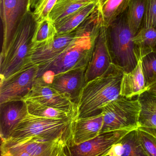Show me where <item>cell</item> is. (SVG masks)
<instances>
[{"label":"cell","mask_w":156,"mask_h":156,"mask_svg":"<svg viewBox=\"0 0 156 156\" xmlns=\"http://www.w3.org/2000/svg\"><path fill=\"white\" fill-rule=\"evenodd\" d=\"M124 73L112 63L104 74L87 83L77 105V118L100 115L104 107L119 97Z\"/></svg>","instance_id":"cell-1"},{"label":"cell","mask_w":156,"mask_h":156,"mask_svg":"<svg viewBox=\"0 0 156 156\" xmlns=\"http://www.w3.org/2000/svg\"><path fill=\"white\" fill-rule=\"evenodd\" d=\"M103 25L102 20L75 40L55 59L38 68L37 77H41L44 82L49 84L56 75L77 68H87Z\"/></svg>","instance_id":"cell-2"},{"label":"cell","mask_w":156,"mask_h":156,"mask_svg":"<svg viewBox=\"0 0 156 156\" xmlns=\"http://www.w3.org/2000/svg\"><path fill=\"white\" fill-rule=\"evenodd\" d=\"M77 117L61 119L46 118L28 114L9 136L1 141L16 142L28 138L57 141L73 146V133Z\"/></svg>","instance_id":"cell-3"},{"label":"cell","mask_w":156,"mask_h":156,"mask_svg":"<svg viewBox=\"0 0 156 156\" xmlns=\"http://www.w3.org/2000/svg\"><path fill=\"white\" fill-rule=\"evenodd\" d=\"M36 23L33 12L30 11L19 24L8 49L1 54V79L31 65L29 55Z\"/></svg>","instance_id":"cell-4"},{"label":"cell","mask_w":156,"mask_h":156,"mask_svg":"<svg viewBox=\"0 0 156 156\" xmlns=\"http://www.w3.org/2000/svg\"><path fill=\"white\" fill-rule=\"evenodd\" d=\"M127 10L106 27L112 63L124 73L132 71L140 61L132 41L134 35L128 24Z\"/></svg>","instance_id":"cell-5"},{"label":"cell","mask_w":156,"mask_h":156,"mask_svg":"<svg viewBox=\"0 0 156 156\" xmlns=\"http://www.w3.org/2000/svg\"><path fill=\"white\" fill-rule=\"evenodd\" d=\"M103 20L99 6L95 10L74 30L57 34L54 40L45 44H32L29 59L31 64L38 68L45 65L62 54L75 40Z\"/></svg>","instance_id":"cell-6"},{"label":"cell","mask_w":156,"mask_h":156,"mask_svg":"<svg viewBox=\"0 0 156 156\" xmlns=\"http://www.w3.org/2000/svg\"><path fill=\"white\" fill-rule=\"evenodd\" d=\"M141 105L137 96H120L103 108V125L101 133L117 131H131L140 127Z\"/></svg>","instance_id":"cell-7"},{"label":"cell","mask_w":156,"mask_h":156,"mask_svg":"<svg viewBox=\"0 0 156 156\" xmlns=\"http://www.w3.org/2000/svg\"><path fill=\"white\" fill-rule=\"evenodd\" d=\"M70 146L62 142L36 138H28L16 142L1 141L3 156H71Z\"/></svg>","instance_id":"cell-8"},{"label":"cell","mask_w":156,"mask_h":156,"mask_svg":"<svg viewBox=\"0 0 156 156\" xmlns=\"http://www.w3.org/2000/svg\"><path fill=\"white\" fill-rule=\"evenodd\" d=\"M22 99L25 102L39 103L77 115L76 105L66 95L44 82L41 77L35 79L31 89Z\"/></svg>","instance_id":"cell-9"},{"label":"cell","mask_w":156,"mask_h":156,"mask_svg":"<svg viewBox=\"0 0 156 156\" xmlns=\"http://www.w3.org/2000/svg\"><path fill=\"white\" fill-rule=\"evenodd\" d=\"M39 68L31 65L1 79L0 104L21 99L30 92L37 78Z\"/></svg>","instance_id":"cell-10"},{"label":"cell","mask_w":156,"mask_h":156,"mask_svg":"<svg viewBox=\"0 0 156 156\" xmlns=\"http://www.w3.org/2000/svg\"><path fill=\"white\" fill-rule=\"evenodd\" d=\"M0 2L3 35L1 54H2L9 47L23 17L31 11V0H0Z\"/></svg>","instance_id":"cell-11"},{"label":"cell","mask_w":156,"mask_h":156,"mask_svg":"<svg viewBox=\"0 0 156 156\" xmlns=\"http://www.w3.org/2000/svg\"><path fill=\"white\" fill-rule=\"evenodd\" d=\"M129 130H117L100 133L90 140L70 147L71 156H106L114 144Z\"/></svg>","instance_id":"cell-12"},{"label":"cell","mask_w":156,"mask_h":156,"mask_svg":"<svg viewBox=\"0 0 156 156\" xmlns=\"http://www.w3.org/2000/svg\"><path fill=\"white\" fill-rule=\"evenodd\" d=\"M112 63L108 44L106 28L103 24L96 41L92 57L86 71V83L104 74Z\"/></svg>","instance_id":"cell-13"},{"label":"cell","mask_w":156,"mask_h":156,"mask_svg":"<svg viewBox=\"0 0 156 156\" xmlns=\"http://www.w3.org/2000/svg\"><path fill=\"white\" fill-rule=\"evenodd\" d=\"M86 69L77 68L56 75L53 77L49 84L67 96L77 105L83 88L86 84Z\"/></svg>","instance_id":"cell-14"},{"label":"cell","mask_w":156,"mask_h":156,"mask_svg":"<svg viewBox=\"0 0 156 156\" xmlns=\"http://www.w3.org/2000/svg\"><path fill=\"white\" fill-rule=\"evenodd\" d=\"M29 114L26 102L21 99L0 104V136L7 139L18 124Z\"/></svg>","instance_id":"cell-15"},{"label":"cell","mask_w":156,"mask_h":156,"mask_svg":"<svg viewBox=\"0 0 156 156\" xmlns=\"http://www.w3.org/2000/svg\"><path fill=\"white\" fill-rule=\"evenodd\" d=\"M103 125V115L85 118H77L73 133L74 145H79L92 139L101 133Z\"/></svg>","instance_id":"cell-16"},{"label":"cell","mask_w":156,"mask_h":156,"mask_svg":"<svg viewBox=\"0 0 156 156\" xmlns=\"http://www.w3.org/2000/svg\"><path fill=\"white\" fill-rule=\"evenodd\" d=\"M106 156H148L143 148L138 129L128 132L113 145Z\"/></svg>","instance_id":"cell-17"},{"label":"cell","mask_w":156,"mask_h":156,"mask_svg":"<svg viewBox=\"0 0 156 156\" xmlns=\"http://www.w3.org/2000/svg\"><path fill=\"white\" fill-rule=\"evenodd\" d=\"M147 90L140 60L132 71L124 73L120 85V96L133 98L138 96Z\"/></svg>","instance_id":"cell-18"},{"label":"cell","mask_w":156,"mask_h":156,"mask_svg":"<svg viewBox=\"0 0 156 156\" xmlns=\"http://www.w3.org/2000/svg\"><path fill=\"white\" fill-rule=\"evenodd\" d=\"M98 6V2L91 3L54 23L57 34L67 33L74 30L95 10Z\"/></svg>","instance_id":"cell-19"},{"label":"cell","mask_w":156,"mask_h":156,"mask_svg":"<svg viewBox=\"0 0 156 156\" xmlns=\"http://www.w3.org/2000/svg\"><path fill=\"white\" fill-rule=\"evenodd\" d=\"M137 97L141 105L140 126L156 129V95L146 91Z\"/></svg>","instance_id":"cell-20"},{"label":"cell","mask_w":156,"mask_h":156,"mask_svg":"<svg viewBox=\"0 0 156 156\" xmlns=\"http://www.w3.org/2000/svg\"><path fill=\"white\" fill-rule=\"evenodd\" d=\"M137 57L140 60L154 51L156 46V28H142L132 38Z\"/></svg>","instance_id":"cell-21"},{"label":"cell","mask_w":156,"mask_h":156,"mask_svg":"<svg viewBox=\"0 0 156 156\" xmlns=\"http://www.w3.org/2000/svg\"><path fill=\"white\" fill-rule=\"evenodd\" d=\"M96 2L98 0H57L49 18L54 23H56L81 8Z\"/></svg>","instance_id":"cell-22"},{"label":"cell","mask_w":156,"mask_h":156,"mask_svg":"<svg viewBox=\"0 0 156 156\" xmlns=\"http://www.w3.org/2000/svg\"><path fill=\"white\" fill-rule=\"evenodd\" d=\"M147 0H130L127 10L128 24L133 35L142 28Z\"/></svg>","instance_id":"cell-23"},{"label":"cell","mask_w":156,"mask_h":156,"mask_svg":"<svg viewBox=\"0 0 156 156\" xmlns=\"http://www.w3.org/2000/svg\"><path fill=\"white\" fill-rule=\"evenodd\" d=\"M130 0H107L99 6L103 24L108 27L119 15L127 9Z\"/></svg>","instance_id":"cell-24"},{"label":"cell","mask_w":156,"mask_h":156,"mask_svg":"<svg viewBox=\"0 0 156 156\" xmlns=\"http://www.w3.org/2000/svg\"><path fill=\"white\" fill-rule=\"evenodd\" d=\"M57 35L54 23L50 18L36 23V28L32 40V44H45L51 43Z\"/></svg>","instance_id":"cell-25"},{"label":"cell","mask_w":156,"mask_h":156,"mask_svg":"<svg viewBox=\"0 0 156 156\" xmlns=\"http://www.w3.org/2000/svg\"><path fill=\"white\" fill-rule=\"evenodd\" d=\"M26 102L29 114L33 115L46 118L61 119H66L77 117V115H73L49 106L35 102Z\"/></svg>","instance_id":"cell-26"},{"label":"cell","mask_w":156,"mask_h":156,"mask_svg":"<svg viewBox=\"0 0 156 156\" xmlns=\"http://www.w3.org/2000/svg\"><path fill=\"white\" fill-rule=\"evenodd\" d=\"M142 72L146 87L156 82V51L144 56L141 59Z\"/></svg>","instance_id":"cell-27"},{"label":"cell","mask_w":156,"mask_h":156,"mask_svg":"<svg viewBox=\"0 0 156 156\" xmlns=\"http://www.w3.org/2000/svg\"><path fill=\"white\" fill-rule=\"evenodd\" d=\"M57 0H41L33 12L36 23L49 19L50 13Z\"/></svg>","instance_id":"cell-28"},{"label":"cell","mask_w":156,"mask_h":156,"mask_svg":"<svg viewBox=\"0 0 156 156\" xmlns=\"http://www.w3.org/2000/svg\"><path fill=\"white\" fill-rule=\"evenodd\" d=\"M139 136L143 148L148 156H156V137L139 128Z\"/></svg>","instance_id":"cell-29"},{"label":"cell","mask_w":156,"mask_h":156,"mask_svg":"<svg viewBox=\"0 0 156 156\" xmlns=\"http://www.w3.org/2000/svg\"><path fill=\"white\" fill-rule=\"evenodd\" d=\"M156 28V0H147L142 28Z\"/></svg>","instance_id":"cell-30"},{"label":"cell","mask_w":156,"mask_h":156,"mask_svg":"<svg viewBox=\"0 0 156 156\" xmlns=\"http://www.w3.org/2000/svg\"><path fill=\"white\" fill-rule=\"evenodd\" d=\"M147 92L156 95V82L150 85L147 88Z\"/></svg>","instance_id":"cell-31"},{"label":"cell","mask_w":156,"mask_h":156,"mask_svg":"<svg viewBox=\"0 0 156 156\" xmlns=\"http://www.w3.org/2000/svg\"><path fill=\"white\" fill-rule=\"evenodd\" d=\"M140 128L145 130L147 132L150 133L151 135L154 136L156 137V129L151 128H147V127H140Z\"/></svg>","instance_id":"cell-32"},{"label":"cell","mask_w":156,"mask_h":156,"mask_svg":"<svg viewBox=\"0 0 156 156\" xmlns=\"http://www.w3.org/2000/svg\"><path fill=\"white\" fill-rule=\"evenodd\" d=\"M41 0H31V9H34L38 5Z\"/></svg>","instance_id":"cell-33"},{"label":"cell","mask_w":156,"mask_h":156,"mask_svg":"<svg viewBox=\"0 0 156 156\" xmlns=\"http://www.w3.org/2000/svg\"><path fill=\"white\" fill-rule=\"evenodd\" d=\"M107 0H98V4H99V5L100 6H102L106 1Z\"/></svg>","instance_id":"cell-34"},{"label":"cell","mask_w":156,"mask_h":156,"mask_svg":"<svg viewBox=\"0 0 156 156\" xmlns=\"http://www.w3.org/2000/svg\"><path fill=\"white\" fill-rule=\"evenodd\" d=\"M154 50H156V47H155V49H154Z\"/></svg>","instance_id":"cell-35"}]
</instances>
